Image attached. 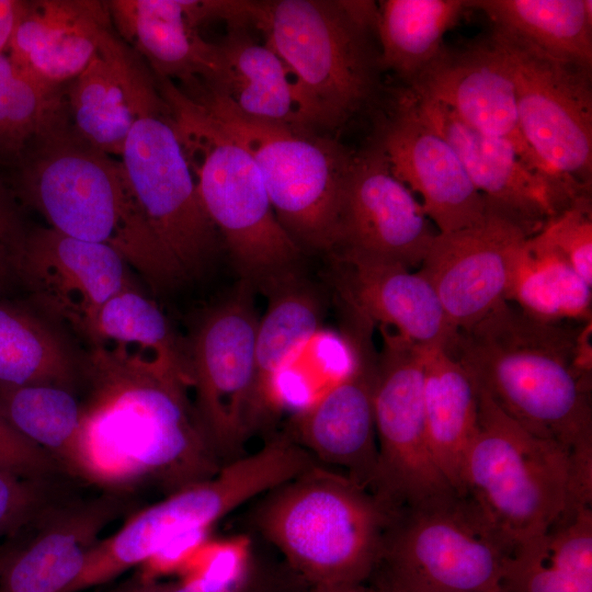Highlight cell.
<instances>
[{
  "mask_svg": "<svg viewBox=\"0 0 592 592\" xmlns=\"http://www.w3.org/2000/svg\"><path fill=\"white\" fill-rule=\"evenodd\" d=\"M82 365L84 482L124 496L155 485L170 494L218 473L224 463L198 419L186 371L102 348Z\"/></svg>",
  "mask_w": 592,
  "mask_h": 592,
  "instance_id": "cell-1",
  "label": "cell"
},
{
  "mask_svg": "<svg viewBox=\"0 0 592 592\" xmlns=\"http://www.w3.org/2000/svg\"><path fill=\"white\" fill-rule=\"evenodd\" d=\"M591 320L573 329L502 303L446 351L508 417L576 457L592 455Z\"/></svg>",
  "mask_w": 592,
  "mask_h": 592,
  "instance_id": "cell-2",
  "label": "cell"
},
{
  "mask_svg": "<svg viewBox=\"0 0 592 592\" xmlns=\"http://www.w3.org/2000/svg\"><path fill=\"white\" fill-rule=\"evenodd\" d=\"M11 167L16 198L48 227L114 249L156 291L185 278L146 219L121 160L76 132L66 101Z\"/></svg>",
  "mask_w": 592,
  "mask_h": 592,
  "instance_id": "cell-3",
  "label": "cell"
},
{
  "mask_svg": "<svg viewBox=\"0 0 592 592\" xmlns=\"http://www.w3.org/2000/svg\"><path fill=\"white\" fill-rule=\"evenodd\" d=\"M263 499L261 534L314 588L368 582L380 569L392 515L343 473L316 463Z\"/></svg>",
  "mask_w": 592,
  "mask_h": 592,
  "instance_id": "cell-4",
  "label": "cell"
},
{
  "mask_svg": "<svg viewBox=\"0 0 592 592\" xmlns=\"http://www.w3.org/2000/svg\"><path fill=\"white\" fill-rule=\"evenodd\" d=\"M477 389V431L464 462L463 494L514 550L571 506L592 504V459L532 434Z\"/></svg>",
  "mask_w": 592,
  "mask_h": 592,
  "instance_id": "cell-5",
  "label": "cell"
},
{
  "mask_svg": "<svg viewBox=\"0 0 592 592\" xmlns=\"http://www.w3.org/2000/svg\"><path fill=\"white\" fill-rule=\"evenodd\" d=\"M156 80L203 206L241 281L263 292L299 272L303 250L278 223L253 158L174 82Z\"/></svg>",
  "mask_w": 592,
  "mask_h": 592,
  "instance_id": "cell-6",
  "label": "cell"
},
{
  "mask_svg": "<svg viewBox=\"0 0 592 592\" xmlns=\"http://www.w3.org/2000/svg\"><path fill=\"white\" fill-rule=\"evenodd\" d=\"M374 1H251L249 22L284 61L314 126L335 128L357 113L378 86Z\"/></svg>",
  "mask_w": 592,
  "mask_h": 592,
  "instance_id": "cell-7",
  "label": "cell"
},
{
  "mask_svg": "<svg viewBox=\"0 0 592 592\" xmlns=\"http://www.w3.org/2000/svg\"><path fill=\"white\" fill-rule=\"evenodd\" d=\"M288 435L223 464L213 477L139 510L88 551L79 574L61 592H84L144 565L175 543L206 539L212 525L315 465Z\"/></svg>",
  "mask_w": 592,
  "mask_h": 592,
  "instance_id": "cell-8",
  "label": "cell"
},
{
  "mask_svg": "<svg viewBox=\"0 0 592 592\" xmlns=\"http://www.w3.org/2000/svg\"><path fill=\"white\" fill-rule=\"evenodd\" d=\"M180 90L250 153L278 223L297 246L329 253L354 155L311 130L252 119L201 83Z\"/></svg>",
  "mask_w": 592,
  "mask_h": 592,
  "instance_id": "cell-9",
  "label": "cell"
},
{
  "mask_svg": "<svg viewBox=\"0 0 592 592\" xmlns=\"http://www.w3.org/2000/svg\"><path fill=\"white\" fill-rule=\"evenodd\" d=\"M491 37L511 62L520 125L532 151L571 204L590 198L592 68L499 27Z\"/></svg>",
  "mask_w": 592,
  "mask_h": 592,
  "instance_id": "cell-10",
  "label": "cell"
},
{
  "mask_svg": "<svg viewBox=\"0 0 592 592\" xmlns=\"http://www.w3.org/2000/svg\"><path fill=\"white\" fill-rule=\"evenodd\" d=\"M513 547L464 494L392 516L384 567L432 592H499Z\"/></svg>",
  "mask_w": 592,
  "mask_h": 592,
  "instance_id": "cell-11",
  "label": "cell"
},
{
  "mask_svg": "<svg viewBox=\"0 0 592 592\" xmlns=\"http://www.w3.org/2000/svg\"><path fill=\"white\" fill-rule=\"evenodd\" d=\"M374 390L377 467L369 490L395 514L457 493L430 449L423 346L385 327ZM459 494V493H458Z\"/></svg>",
  "mask_w": 592,
  "mask_h": 592,
  "instance_id": "cell-12",
  "label": "cell"
},
{
  "mask_svg": "<svg viewBox=\"0 0 592 592\" xmlns=\"http://www.w3.org/2000/svg\"><path fill=\"white\" fill-rule=\"evenodd\" d=\"M133 193L185 277L214 259L219 234L201 201L168 104L139 116L121 153Z\"/></svg>",
  "mask_w": 592,
  "mask_h": 592,
  "instance_id": "cell-13",
  "label": "cell"
},
{
  "mask_svg": "<svg viewBox=\"0 0 592 592\" xmlns=\"http://www.w3.org/2000/svg\"><path fill=\"white\" fill-rule=\"evenodd\" d=\"M251 291L240 281L230 296L204 315L186 358L198 419L224 464L242 455L252 433L259 319Z\"/></svg>",
  "mask_w": 592,
  "mask_h": 592,
  "instance_id": "cell-14",
  "label": "cell"
},
{
  "mask_svg": "<svg viewBox=\"0 0 592 592\" xmlns=\"http://www.w3.org/2000/svg\"><path fill=\"white\" fill-rule=\"evenodd\" d=\"M422 205L391 172L377 141L354 155L330 259L419 267L434 237Z\"/></svg>",
  "mask_w": 592,
  "mask_h": 592,
  "instance_id": "cell-15",
  "label": "cell"
},
{
  "mask_svg": "<svg viewBox=\"0 0 592 592\" xmlns=\"http://www.w3.org/2000/svg\"><path fill=\"white\" fill-rule=\"evenodd\" d=\"M342 307L343 328L355 349L354 366L314 403L295 412L288 436L317 464L341 468L350 479L369 490L378 456L374 413L376 326L356 309Z\"/></svg>",
  "mask_w": 592,
  "mask_h": 592,
  "instance_id": "cell-16",
  "label": "cell"
},
{
  "mask_svg": "<svg viewBox=\"0 0 592 592\" xmlns=\"http://www.w3.org/2000/svg\"><path fill=\"white\" fill-rule=\"evenodd\" d=\"M528 231L490 204L479 225L437 232L418 272L433 286L447 319L467 329L502 303Z\"/></svg>",
  "mask_w": 592,
  "mask_h": 592,
  "instance_id": "cell-17",
  "label": "cell"
},
{
  "mask_svg": "<svg viewBox=\"0 0 592 592\" xmlns=\"http://www.w3.org/2000/svg\"><path fill=\"white\" fill-rule=\"evenodd\" d=\"M411 92L448 109L468 126L510 143L524 162L543 177L562 206L570 201L525 140L517 113L513 69L490 37L466 48L445 46L408 87Z\"/></svg>",
  "mask_w": 592,
  "mask_h": 592,
  "instance_id": "cell-18",
  "label": "cell"
},
{
  "mask_svg": "<svg viewBox=\"0 0 592 592\" xmlns=\"http://www.w3.org/2000/svg\"><path fill=\"white\" fill-rule=\"evenodd\" d=\"M126 265L105 244L34 227L26 238L19 283L37 308L82 333L106 300L133 285Z\"/></svg>",
  "mask_w": 592,
  "mask_h": 592,
  "instance_id": "cell-19",
  "label": "cell"
},
{
  "mask_svg": "<svg viewBox=\"0 0 592 592\" xmlns=\"http://www.w3.org/2000/svg\"><path fill=\"white\" fill-rule=\"evenodd\" d=\"M116 34L156 77L180 88L208 83L217 69V44L200 26L209 20L248 21L250 1L111 0L106 1Z\"/></svg>",
  "mask_w": 592,
  "mask_h": 592,
  "instance_id": "cell-20",
  "label": "cell"
},
{
  "mask_svg": "<svg viewBox=\"0 0 592 592\" xmlns=\"http://www.w3.org/2000/svg\"><path fill=\"white\" fill-rule=\"evenodd\" d=\"M392 174L422 197L441 234L482 223L490 203L475 187L454 148L398 95L377 137Z\"/></svg>",
  "mask_w": 592,
  "mask_h": 592,
  "instance_id": "cell-21",
  "label": "cell"
},
{
  "mask_svg": "<svg viewBox=\"0 0 592 592\" xmlns=\"http://www.w3.org/2000/svg\"><path fill=\"white\" fill-rule=\"evenodd\" d=\"M398 95L454 148L471 183L486 200L516 219L531 236L563 210L553 186L527 167L510 143L468 126L444 105L407 88Z\"/></svg>",
  "mask_w": 592,
  "mask_h": 592,
  "instance_id": "cell-22",
  "label": "cell"
},
{
  "mask_svg": "<svg viewBox=\"0 0 592 592\" xmlns=\"http://www.w3.org/2000/svg\"><path fill=\"white\" fill-rule=\"evenodd\" d=\"M163 98L145 60L113 27L67 89V110L76 132L92 146L121 156L127 136L144 113Z\"/></svg>",
  "mask_w": 592,
  "mask_h": 592,
  "instance_id": "cell-23",
  "label": "cell"
},
{
  "mask_svg": "<svg viewBox=\"0 0 592 592\" xmlns=\"http://www.w3.org/2000/svg\"><path fill=\"white\" fill-rule=\"evenodd\" d=\"M127 508L126 496L106 491L58 503L1 573L0 592H61L79 574L101 533Z\"/></svg>",
  "mask_w": 592,
  "mask_h": 592,
  "instance_id": "cell-24",
  "label": "cell"
},
{
  "mask_svg": "<svg viewBox=\"0 0 592 592\" xmlns=\"http://www.w3.org/2000/svg\"><path fill=\"white\" fill-rule=\"evenodd\" d=\"M342 304L420 346L447 349L457 330L430 282L397 265L331 259Z\"/></svg>",
  "mask_w": 592,
  "mask_h": 592,
  "instance_id": "cell-25",
  "label": "cell"
},
{
  "mask_svg": "<svg viewBox=\"0 0 592 592\" xmlns=\"http://www.w3.org/2000/svg\"><path fill=\"white\" fill-rule=\"evenodd\" d=\"M112 27L106 1H26L8 56L35 79L60 87L83 70Z\"/></svg>",
  "mask_w": 592,
  "mask_h": 592,
  "instance_id": "cell-26",
  "label": "cell"
},
{
  "mask_svg": "<svg viewBox=\"0 0 592 592\" xmlns=\"http://www.w3.org/2000/svg\"><path fill=\"white\" fill-rule=\"evenodd\" d=\"M246 23H227L216 72L201 84L252 119L311 130L295 77L272 48L252 38Z\"/></svg>",
  "mask_w": 592,
  "mask_h": 592,
  "instance_id": "cell-27",
  "label": "cell"
},
{
  "mask_svg": "<svg viewBox=\"0 0 592 592\" xmlns=\"http://www.w3.org/2000/svg\"><path fill=\"white\" fill-rule=\"evenodd\" d=\"M502 592H592V504L578 503L512 551Z\"/></svg>",
  "mask_w": 592,
  "mask_h": 592,
  "instance_id": "cell-28",
  "label": "cell"
},
{
  "mask_svg": "<svg viewBox=\"0 0 592 592\" xmlns=\"http://www.w3.org/2000/svg\"><path fill=\"white\" fill-rule=\"evenodd\" d=\"M423 407L433 458L463 494L464 462L477 431L478 389L445 348L423 346Z\"/></svg>",
  "mask_w": 592,
  "mask_h": 592,
  "instance_id": "cell-29",
  "label": "cell"
},
{
  "mask_svg": "<svg viewBox=\"0 0 592 592\" xmlns=\"http://www.w3.org/2000/svg\"><path fill=\"white\" fill-rule=\"evenodd\" d=\"M263 294L267 297V307L259 320L255 335L252 431L274 414L272 384L281 366L297 346L322 327L320 297L299 272L272 283Z\"/></svg>",
  "mask_w": 592,
  "mask_h": 592,
  "instance_id": "cell-30",
  "label": "cell"
},
{
  "mask_svg": "<svg viewBox=\"0 0 592 592\" xmlns=\"http://www.w3.org/2000/svg\"><path fill=\"white\" fill-rule=\"evenodd\" d=\"M469 1L385 0L378 4L377 35L382 70L410 86L444 48L443 36Z\"/></svg>",
  "mask_w": 592,
  "mask_h": 592,
  "instance_id": "cell-31",
  "label": "cell"
},
{
  "mask_svg": "<svg viewBox=\"0 0 592 592\" xmlns=\"http://www.w3.org/2000/svg\"><path fill=\"white\" fill-rule=\"evenodd\" d=\"M80 366L65 340L42 318L0 300V385H50L75 392Z\"/></svg>",
  "mask_w": 592,
  "mask_h": 592,
  "instance_id": "cell-32",
  "label": "cell"
},
{
  "mask_svg": "<svg viewBox=\"0 0 592 592\" xmlns=\"http://www.w3.org/2000/svg\"><path fill=\"white\" fill-rule=\"evenodd\" d=\"M0 411L67 477L84 482L80 446L81 406L75 392L50 385H0Z\"/></svg>",
  "mask_w": 592,
  "mask_h": 592,
  "instance_id": "cell-33",
  "label": "cell"
},
{
  "mask_svg": "<svg viewBox=\"0 0 592 592\" xmlns=\"http://www.w3.org/2000/svg\"><path fill=\"white\" fill-rule=\"evenodd\" d=\"M494 27L556 57L592 68L591 0H478Z\"/></svg>",
  "mask_w": 592,
  "mask_h": 592,
  "instance_id": "cell-34",
  "label": "cell"
},
{
  "mask_svg": "<svg viewBox=\"0 0 592 592\" xmlns=\"http://www.w3.org/2000/svg\"><path fill=\"white\" fill-rule=\"evenodd\" d=\"M525 315L550 323L590 321L592 285L554 252L528 237L517 255L505 296Z\"/></svg>",
  "mask_w": 592,
  "mask_h": 592,
  "instance_id": "cell-35",
  "label": "cell"
},
{
  "mask_svg": "<svg viewBox=\"0 0 592 592\" xmlns=\"http://www.w3.org/2000/svg\"><path fill=\"white\" fill-rule=\"evenodd\" d=\"M93 348L116 350L189 372L158 306L130 285L106 300L83 329Z\"/></svg>",
  "mask_w": 592,
  "mask_h": 592,
  "instance_id": "cell-36",
  "label": "cell"
},
{
  "mask_svg": "<svg viewBox=\"0 0 592 592\" xmlns=\"http://www.w3.org/2000/svg\"><path fill=\"white\" fill-rule=\"evenodd\" d=\"M355 349L348 331L320 328L307 338L276 373L272 384V409L299 411L319 399L354 366Z\"/></svg>",
  "mask_w": 592,
  "mask_h": 592,
  "instance_id": "cell-37",
  "label": "cell"
},
{
  "mask_svg": "<svg viewBox=\"0 0 592 592\" xmlns=\"http://www.w3.org/2000/svg\"><path fill=\"white\" fill-rule=\"evenodd\" d=\"M64 103L59 87L35 79L0 54V162L13 166Z\"/></svg>",
  "mask_w": 592,
  "mask_h": 592,
  "instance_id": "cell-38",
  "label": "cell"
},
{
  "mask_svg": "<svg viewBox=\"0 0 592 592\" xmlns=\"http://www.w3.org/2000/svg\"><path fill=\"white\" fill-rule=\"evenodd\" d=\"M592 285V217L590 200L574 203L531 236Z\"/></svg>",
  "mask_w": 592,
  "mask_h": 592,
  "instance_id": "cell-39",
  "label": "cell"
},
{
  "mask_svg": "<svg viewBox=\"0 0 592 592\" xmlns=\"http://www.w3.org/2000/svg\"><path fill=\"white\" fill-rule=\"evenodd\" d=\"M178 572L181 580L202 592H244L247 544L243 540L205 542Z\"/></svg>",
  "mask_w": 592,
  "mask_h": 592,
  "instance_id": "cell-40",
  "label": "cell"
},
{
  "mask_svg": "<svg viewBox=\"0 0 592 592\" xmlns=\"http://www.w3.org/2000/svg\"><path fill=\"white\" fill-rule=\"evenodd\" d=\"M0 469V540H5L37 524L64 501L53 485Z\"/></svg>",
  "mask_w": 592,
  "mask_h": 592,
  "instance_id": "cell-41",
  "label": "cell"
},
{
  "mask_svg": "<svg viewBox=\"0 0 592 592\" xmlns=\"http://www.w3.org/2000/svg\"><path fill=\"white\" fill-rule=\"evenodd\" d=\"M0 469L36 480H56L65 473L43 449L24 437L0 411Z\"/></svg>",
  "mask_w": 592,
  "mask_h": 592,
  "instance_id": "cell-42",
  "label": "cell"
},
{
  "mask_svg": "<svg viewBox=\"0 0 592 592\" xmlns=\"http://www.w3.org/2000/svg\"><path fill=\"white\" fill-rule=\"evenodd\" d=\"M29 230L19 200L0 178V294L19 283V266Z\"/></svg>",
  "mask_w": 592,
  "mask_h": 592,
  "instance_id": "cell-43",
  "label": "cell"
},
{
  "mask_svg": "<svg viewBox=\"0 0 592 592\" xmlns=\"http://www.w3.org/2000/svg\"><path fill=\"white\" fill-rule=\"evenodd\" d=\"M100 592H202L184 580L162 582L141 576L123 581L119 584Z\"/></svg>",
  "mask_w": 592,
  "mask_h": 592,
  "instance_id": "cell-44",
  "label": "cell"
},
{
  "mask_svg": "<svg viewBox=\"0 0 592 592\" xmlns=\"http://www.w3.org/2000/svg\"><path fill=\"white\" fill-rule=\"evenodd\" d=\"M26 7V1L0 0V54L7 53L14 29Z\"/></svg>",
  "mask_w": 592,
  "mask_h": 592,
  "instance_id": "cell-45",
  "label": "cell"
},
{
  "mask_svg": "<svg viewBox=\"0 0 592 592\" xmlns=\"http://www.w3.org/2000/svg\"><path fill=\"white\" fill-rule=\"evenodd\" d=\"M384 572L378 579L383 592H432L421 583L384 566Z\"/></svg>",
  "mask_w": 592,
  "mask_h": 592,
  "instance_id": "cell-46",
  "label": "cell"
},
{
  "mask_svg": "<svg viewBox=\"0 0 592 592\" xmlns=\"http://www.w3.org/2000/svg\"><path fill=\"white\" fill-rule=\"evenodd\" d=\"M37 525H34L0 544V576L10 562L19 555L30 542Z\"/></svg>",
  "mask_w": 592,
  "mask_h": 592,
  "instance_id": "cell-47",
  "label": "cell"
},
{
  "mask_svg": "<svg viewBox=\"0 0 592 592\" xmlns=\"http://www.w3.org/2000/svg\"><path fill=\"white\" fill-rule=\"evenodd\" d=\"M314 592H383L378 582L314 588Z\"/></svg>",
  "mask_w": 592,
  "mask_h": 592,
  "instance_id": "cell-48",
  "label": "cell"
},
{
  "mask_svg": "<svg viewBox=\"0 0 592 592\" xmlns=\"http://www.w3.org/2000/svg\"><path fill=\"white\" fill-rule=\"evenodd\" d=\"M499 592H502V591H499Z\"/></svg>",
  "mask_w": 592,
  "mask_h": 592,
  "instance_id": "cell-49",
  "label": "cell"
}]
</instances>
